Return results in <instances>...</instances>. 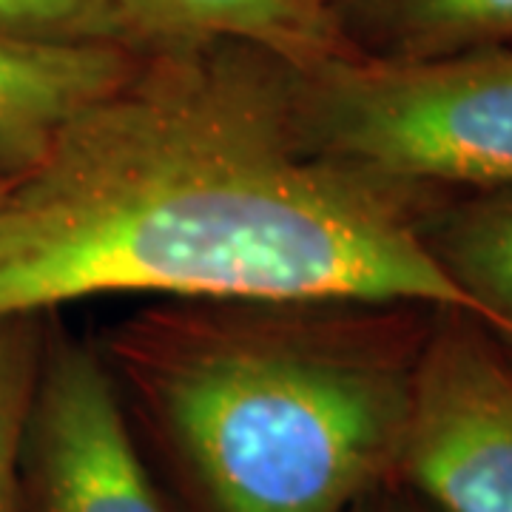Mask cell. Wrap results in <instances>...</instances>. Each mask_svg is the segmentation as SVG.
Segmentation results:
<instances>
[{"instance_id": "7a4b0ae2", "label": "cell", "mask_w": 512, "mask_h": 512, "mask_svg": "<svg viewBox=\"0 0 512 512\" xmlns=\"http://www.w3.org/2000/svg\"><path fill=\"white\" fill-rule=\"evenodd\" d=\"M433 311L151 299L94 345L183 512H353L396 481Z\"/></svg>"}, {"instance_id": "4fadbf2b", "label": "cell", "mask_w": 512, "mask_h": 512, "mask_svg": "<svg viewBox=\"0 0 512 512\" xmlns=\"http://www.w3.org/2000/svg\"><path fill=\"white\" fill-rule=\"evenodd\" d=\"M18 180V177H15ZM15 180H0V202H3V197H6V191H9V185L15 183Z\"/></svg>"}, {"instance_id": "5b68a950", "label": "cell", "mask_w": 512, "mask_h": 512, "mask_svg": "<svg viewBox=\"0 0 512 512\" xmlns=\"http://www.w3.org/2000/svg\"><path fill=\"white\" fill-rule=\"evenodd\" d=\"M20 512H177L94 342L46 330L20 450Z\"/></svg>"}, {"instance_id": "6da1fadb", "label": "cell", "mask_w": 512, "mask_h": 512, "mask_svg": "<svg viewBox=\"0 0 512 512\" xmlns=\"http://www.w3.org/2000/svg\"><path fill=\"white\" fill-rule=\"evenodd\" d=\"M288 69L225 40L140 49L0 202V319L109 293L484 319L427 251L413 202L305 146Z\"/></svg>"}, {"instance_id": "9c48e42d", "label": "cell", "mask_w": 512, "mask_h": 512, "mask_svg": "<svg viewBox=\"0 0 512 512\" xmlns=\"http://www.w3.org/2000/svg\"><path fill=\"white\" fill-rule=\"evenodd\" d=\"M416 225L441 271L512 348V188L424 205Z\"/></svg>"}, {"instance_id": "3957f363", "label": "cell", "mask_w": 512, "mask_h": 512, "mask_svg": "<svg viewBox=\"0 0 512 512\" xmlns=\"http://www.w3.org/2000/svg\"><path fill=\"white\" fill-rule=\"evenodd\" d=\"M293 123L313 154L416 208L512 188V52L288 69Z\"/></svg>"}, {"instance_id": "30bf717a", "label": "cell", "mask_w": 512, "mask_h": 512, "mask_svg": "<svg viewBox=\"0 0 512 512\" xmlns=\"http://www.w3.org/2000/svg\"><path fill=\"white\" fill-rule=\"evenodd\" d=\"M49 316L0 319V512H20V450Z\"/></svg>"}, {"instance_id": "ba28073f", "label": "cell", "mask_w": 512, "mask_h": 512, "mask_svg": "<svg viewBox=\"0 0 512 512\" xmlns=\"http://www.w3.org/2000/svg\"><path fill=\"white\" fill-rule=\"evenodd\" d=\"M350 55L370 60L512 52V0H330Z\"/></svg>"}, {"instance_id": "52a82bcc", "label": "cell", "mask_w": 512, "mask_h": 512, "mask_svg": "<svg viewBox=\"0 0 512 512\" xmlns=\"http://www.w3.org/2000/svg\"><path fill=\"white\" fill-rule=\"evenodd\" d=\"M134 49L242 43L311 69L350 55L330 0H111Z\"/></svg>"}, {"instance_id": "8992f818", "label": "cell", "mask_w": 512, "mask_h": 512, "mask_svg": "<svg viewBox=\"0 0 512 512\" xmlns=\"http://www.w3.org/2000/svg\"><path fill=\"white\" fill-rule=\"evenodd\" d=\"M140 49L0 37V180L35 168L77 114L126 80Z\"/></svg>"}, {"instance_id": "8fae6325", "label": "cell", "mask_w": 512, "mask_h": 512, "mask_svg": "<svg viewBox=\"0 0 512 512\" xmlns=\"http://www.w3.org/2000/svg\"><path fill=\"white\" fill-rule=\"evenodd\" d=\"M0 37L66 46H131L111 0H0Z\"/></svg>"}, {"instance_id": "7c38bea8", "label": "cell", "mask_w": 512, "mask_h": 512, "mask_svg": "<svg viewBox=\"0 0 512 512\" xmlns=\"http://www.w3.org/2000/svg\"><path fill=\"white\" fill-rule=\"evenodd\" d=\"M353 512H436L427 501H421L419 495L410 493L407 487L402 484H387L382 490H376V493L365 498L359 507Z\"/></svg>"}, {"instance_id": "277c9868", "label": "cell", "mask_w": 512, "mask_h": 512, "mask_svg": "<svg viewBox=\"0 0 512 512\" xmlns=\"http://www.w3.org/2000/svg\"><path fill=\"white\" fill-rule=\"evenodd\" d=\"M396 484L436 512H512V348L476 313L433 311Z\"/></svg>"}]
</instances>
